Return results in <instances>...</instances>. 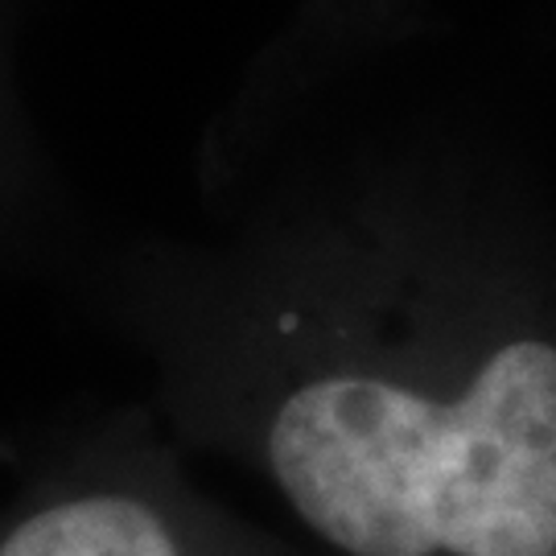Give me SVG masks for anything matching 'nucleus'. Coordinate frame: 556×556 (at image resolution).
I'll return each instance as SVG.
<instances>
[{
    "label": "nucleus",
    "instance_id": "nucleus-3",
    "mask_svg": "<svg viewBox=\"0 0 556 556\" xmlns=\"http://www.w3.org/2000/svg\"><path fill=\"white\" fill-rule=\"evenodd\" d=\"M553 556H556V548H553Z\"/></svg>",
    "mask_w": 556,
    "mask_h": 556
},
{
    "label": "nucleus",
    "instance_id": "nucleus-1",
    "mask_svg": "<svg viewBox=\"0 0 556 556\" xmlns=\"http://www.w3.org/2000/svg\"><path fill=\"white\" fill-rule=\"evenodd\" d=\"M260 466L334 553L553 556V342H503L450 396L371 367L260 371Z\"/></svg>",
    "mask_w": 556,
    "mask_h": 556
},
{
    "label": "nucleus",
    "instance_id": "nucleus-2",
    "mask_svg": "<svg viewBox=\"0 0 556 556\" xmlns=\"http://www.w3.org/2000/svg\"><path fill=\"white\" fill-rule=\"evenodd\" d=\"M0 556H252L236 523L149 462H96L0 516Z\"/></svg>",
    "mask_w": 556,
    "mask_h": 556
}]
</instances>
